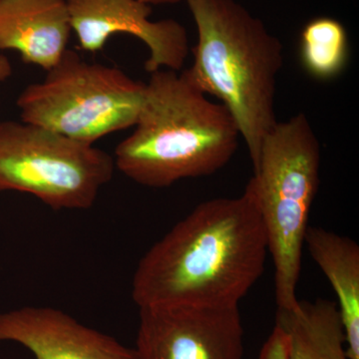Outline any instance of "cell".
<instances>
[{"mask_svg": "<svg viewBox=\"0 0 359 359\" xmlns=\"http://www.w3.org/2000/svg\"><path fill=\"white\" fill-rule=\"evenodd\" d=\"M114 158L25 122H0V193L30 194L56 210H87L109 183Z\"/></svg>", "mask_w": 359, "mask_h": 359, "instance_id": "8992f818", "label": "cell"}, {"mask_svg": "<svg viewBox=\"0 0 359 359\" xmlns=\"http://www.w3.org/2000/svg\"><path fill=\"white\" fill-rule=\"evenodd\" d=\"M240 139L230 112L210 100L185 70L161 69L151 73L134 131L113 158L135 183L166 188L217 173L237 153Z\"/></svg>", "mask_w": 359, "mask_h": 359, "instance_id": "7a4b0ae2", "label": "cell"}, {"mask_svg": "<svg viewBox=\"0 0 359 359\" xmlns=\"http://www.w3.org/2000/svg\"><path fill=\"white\" fill-rule=\"evenodd\" d=\"M348 49L346 27L334 18H314L302 29V65L316 79L327 81L339 76L346 68Z\"/></svg>", "mask_w": 359, "mask_h": 359, "instance_id": "4fadbf2b", "label": "cell"}, {"mask_svg": "<svg viewBox=\"0 0 359 359\" xmlns=\"http://www.w3.org/2000/svg\"><path fill=\"white\" fill-rule=\"evenodd\" d=\"M287 337V359H349L337 302L299 301L292 311L276 313Z\"/></svg>", "mask_w": 359, "mask_h": 359, "instance_id": "7c38bea8", "label": "cell"}, {"mask_svg": "<svg viewBox=\"0 0 359 359\" xmlns=\"http://www.w3.org/2000/svg\"><path fill=\"white\" fill-rule=\"evenodd\" d=\"M198 32L194 84L223 104L237 124L252 168L278 123L276 92L283 46L263 21L236 0H187Z\"/></svg>", "mask_w": 359, "mask_h": 359, "instance_id": "3957f363", "label": "cell"}, {"mask_svg": "<svg viewBox=\"0 0 359 359\" xmlns=\"http://www.w3.org/2000/svg\"><path fill=\"white\" fill-rule=\"evenodd\" d=\"M144 4H149V6H162V4H178L183 0H141ZM187 1V0H186Z\"/></svg>", "mask_w": 359, "mask_h": 359, "instance_id": "9a60e30c", "label": "cell"}, {"mask_svg": "<svg viewBox=\"0 0 359 359\" xmlns=\"http://www.w3.org/2000/svg\"><path fill=\"white\" fill-rule=\"evenodd\" d=\"M0 341L16 342L35 359H139L135 348L46 306L0 313Z\"/></svg>", "mask_w": 359, "mask_h": 359, "instance_id": "9c48e42d", "label": "cell"}, {"mask_svg": "<svg viewBox=\"0 0 359 359\" xmlns=\"http://www.w3.org/2000/svg\"><path fill=\"white\" fill-rule=\"evenodd\" d=\"M72 32L67 0H0V51L50 70L67 50Z\"/></svg>", "mask_w": 359, "mask_h": 359, "instance_id": "30bf717a", "label": "cell"}, {"mask_svg": "<svg viewBox=\"0 0 359 359\" xmlns=\"http://www.w3.org/2000/svg\"><path fill=\"white\" fill-rule=\"evenodd\" d=\"M72 32L80 48L102 50L112 35L126 33L140 39L150 56L145 69L180 71L189 53L186 28L174 20H150L152 6L141 0H67Z\"/></svg>", "mask_w": 359, "mask_h": 359, "instance_id": "ba28073f", "label": "cell"}, {"mask_svg": "<svg viewBox=\"0 0 359 359\" xmlns=\"http://www.w3.org/2000/svg\"><path fill=\"white\" fill-rule=\"evenodd\" d=\"M139 359H243L244 327L238 306L139 308Z\"/></svg>", "mask_w": 359, "mask_h": 359, "instance_id": "52a82bcc", "label": "cell"}, {"mask_svg": "<svg viewBox=\"0 0 359 359\" xmlns=\"http://www.w3.org/2000/svg\"><path fill=\"white\" fill-rule=\"evenodd\" d=\"M145 86L121 69L90 63L67 49L43 81L25 87L16 105L21 121L93 145L135 126Z\"/></svg>", "mask_w": 359, "mask_h": 359, "instance_id": "5b68a950", "label": "cell"}, {"mask_svg": "<svg viewBox=\"0 0 359 359\" xmlns=\"http://www.w3.org/2000/svg\"><path fill=\"white\" fill-rule=\"evenodd\" d=\"M268 238L248 184L235 198L197 205L155 243L137 266L132 299L139 308H231L263 275Z\"/></svg>", "mask_w": 359, "mask_h": 359, "instance_id": "6da1fadb", "label": "cell"}, {"mask_svg": "<svg viewBox=\"0 0 359 359\" xmlns=\"http://www.w3.org/2000/svg\"><path fill=\"white\" fill-rule=\"evenodd\" d=\"M259 359H287V334L278 325H275L264 342Z\"/></svg>", "mask_w": 359, "mask_h": 359, "instance_id": "5bb4252c", "label": "cell"}, {"mask_svg": "<svg viewBox=\"0 0 359 359\" xmlns=\"http://www.w3.org/2000/svg\"><path fill=\"white\" fill-rule=\"evenodd\" d=\"M320 145L304 113L278 122L262 142L249 185L256 196L275 269L278 309L292 311L299 299L309 212L320 185Z\"/></svg>", "mask_w": 359, "mask_h": 359, "instance_id": "277c9868", "label": "cell"}, {"mask_svg": "<svg viewBox=\"0 0 359 359\" xmlns=\"http://www.w3.org/2000/svg\"><path fill=\"white\" fill-rule=\"evenodd\" d=\"M304 245L337 294L347 356L359 359V245L353 238L313 226L306 230Z\"/></svg>", "mask_w": 359, "mask_h": 359, "instance_id": "8fae6325", "label": "cell"}]
</instances>
